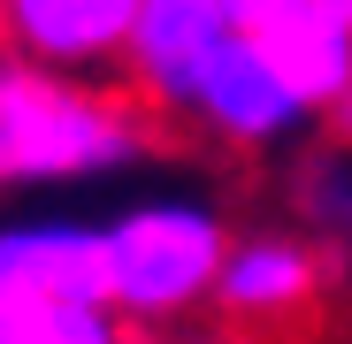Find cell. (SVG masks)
I'll list each match as a JSON object with an SVG mask.
<instances>
[{"label":"cell","instance_id":"cell-1","mask_svg":"<svg viewBox=\"0 0 352 344\" xmlns=\"http://www.w3.org/2000/svg\"><path fill=\"white\" fill-rule=\"evenodd\" d=\"M131 161H146V115L131 92L0 54V192L100 184Z\"/></svg>","mask_w":352,"mask_h":344},{"label":"cell","instance_id":"cell-2","mask_svg":"<svg viewBox=\"0 0 352 344\" xmlns=\"http://www.w3.org/2000/svg\"><path fill=\"white\" fill-rule=\"evenodd\" d=\"M238 229L222 222L207 192H131L115 214H100L107 253V306L123 321H184L192 306H214V275L230 260Z\"/></svg>","mask_w":352,"mask_h":344},{"label":"cell","instance_id":"cell-3","mask_svg":"<svg viewBox=\"0 0 352 344\" xmlns=\"http://www.w3.org/2000/svg\"><path fill=\"white\" fill-rule=\"evenodd\" d=\"M184 115H192L207 138H222V146H253V153H261V146H283V138H299V130L314 123V107L283 84V69L268 62V46L245 38V31L199 69Z\"/></svg>","mask_w":352,"mask_h":344},{"label":"cell","instance_id":"cell-4","mask_svg":"<svg viewBox=\"0 0 352 344\" xmlns=\"http://www.w3.org/2000/svg\"><path fill=\"white\" fill-rule=\"evenodd\" d=\"M138 0H0V54L62 77H100L131 54Z\"/></svg>","mask_w":352,"mask_h":344},{"label":"cell","instance_id":"cell-5","mask_svg":"<svg viewBox=\"0 0 352 344\" xmlns=\"http://www.w3.org/2000/svg\"><path fill=\"white\" fill-rule=\"evenodd\" d=\"M238 38V16L230 0H138V23H131V92L153 100V107H176L184 115L199 69Z\"/></svg>","mask_w":352,"mask_h":344},{"label":"cell","instance_id":"cell-6","mask_svg":"<svg viewBox=\"0 0 352 344\" xmlns=\"http://www.w3.org/2000/svg\"><path fill=\"white\" fill-rule=\"evenodd\" d=\"M329 283V253L307 238V229H238L230 238V260L214 275V306L230 321H291L322 299Z\"/></svg>","mask_w":352,"mask_h":344},{"label":"cell","instance_id":"cell-7","mask_svg":"<svg viewBox=\"0 0 352 344\" xmlns=\"http://www.w3.org/2000/svg\"><path fill=\"white\" fill-rule=\"evenodd\" d=\"M8 299H107L100 222H85V214H0V306Z\"/></svg>","mask_w":352,"mask_h":344},{"label":"cell","instance_id":"cell-8","mask_svg":"<svg viewBox=\"0 0 352 344\" xmlns=\"http://www.w3.org/2000/svg\"><path fill=\"white\" fill-rule=\"evenodd\" d=\"M261 46H268V62L283 69V84L299 92L314 115H329V107H337V92L352 84V38H344L322 8H307V16L276 23Z\"/></svg>","mask_w":352,"mask_h":344},{"label":"cell","instance_id":"cell-9","mask_svg":"<svg viewBox=\"0 0 352 344\" xmlns=\"http://www.w3.org/2000/svg\"><path fill=\"white\" fill-rule=\"evenodd\" d=\"M131 321L107 299H8L0 344H123Z\"/></svg>","mask_w":352,"mask_h":344},{"label":"cell","instance_id":"cell-10","mask_svg":"<svg viewBox=\"0 0 352 344\" xmlns=\"http://www.w3.org/2000/svg\"><path fill=\"white\" fill-rule=\"evenodd\" d=\"M299 214L322 229V238H344L352 245V153H322L299 168Z\"/></svg>","mask_w":352,"mask_h":344},{"label":"cell","instance_id":"cell-11","mask_svg":"<svg viewBox=\"0 0 352 344\" xmlns=\"http://www.w3.org/2000/svg\"><path fill=\"white\" fill-rule=\"evenodd\" d=\"M314 0H230V16H238V31L245 38H268L276 23H291V16H307Z\"/></svg>","mask_w":352,"mask_h":344},{"label":"cell","instance_id":"cell-12","mask_svg":"<svg viewBox=\"0 0 352 344\" xmlns=\"http://www.w3.org/2000/svg\"><path fill=\"white\" fill-rule=\"evenodd\" d=\"M322 123H329V130H337V146H344V153H352V84H344V92H337V107H329V115H322Z\"/></svg>","mask_w":352,"mask_h":344},{"label":"cell","instance_id":"cell-13","mask_svg":"<svg viewBox=\"0 0 352 344\" xmlns=\"http://www.w3.org/2000/svg\"><path fill=\"white\" fill-rule=\"evenodd\" d=\"M314 8H322V16H329V23H337V31L352 38V0H314Z\"/></svg>","mask_w":352,"mask_h":344}]
</instances>
